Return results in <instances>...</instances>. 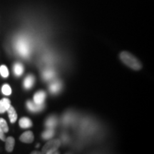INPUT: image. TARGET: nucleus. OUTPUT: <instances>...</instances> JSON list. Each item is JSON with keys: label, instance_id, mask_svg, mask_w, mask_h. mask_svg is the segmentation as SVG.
Instances as JSON below:
<instances>
[{"label": "nucleus", "instance_id": "obj_1", "mask_svg": "<svg viewBox=\"0 0 154 154\" xmlns=\"http://www.w3.org/2000/svg\"><path fill=\"white\" fill-rule=\"evenodd\" d=\"M120 59L126 66L134 70L138 71L142 68L141 63L138 60L137 58L128 51H122L120 54Z\"/></svg>", "mask_w": 154, "mask_h": 154}, {"label": "nucleus", "instance_id": "obj_2", "mask_svg": "<svg viewBox=\"0 0 154 154\" xmlns=\"http://www.w3.org/2000/svg\"><path fill=\"white\" fill-rule=\"evenodd\" d=\"M61 145L60 140L59 139H51L47 142L45 145L44 146L43 149H42V153L44 154H47L52 152L59 149V146Z\"/></svg>", "mask_w": 154, "mask_h": 154}, {"label": "nucleus", "instance_id": "obj_3", "mask_svg": "<svg viewBox=\"0 0 154 154\" xmlns=\"http://www.w3.org/2000/svg\"><path fill=\"white\" fill-rule=\"evenodd\" d=\"M26 107L27 109L32 112H39L42 111V109L44 108V104H37L34 103V101H27L26 102Z\"/></svg>", "mask_w": 154, "mask_h": 154}, {"label": "nucleus", "instance_id": "obj_4", "mask_svg": "<svg viewBox=\"0 0 154 154\" xmlns=\"http://www.w3.org/2000/svg\"><path fill=\"white\" fill-rule=\"evenodd\" d=\"M34 138L33 132L30 131H26L21 135V136L19 137V139L23 143H31L33 142Z\"/></svg>", "mask_w": 154, "mask_h": 154}, {"label": "nucleus", "instance_id": "obj_5", "mask_svg": "<svg viewBox=\"0 0 154 154\" xmlns=\"http://www.w3.org/2000/svg\"><path fill=\"white\" fill-rule=\"evenodd\" d=\"M46 99V93L43 91H39L34 94V102L37 104H43Z\"/></svg>", "mask_w": 154, "mask_h": 154}, {"label": "nucleus", "instance_id": "obj_6", "mask_svg": "<svg viewBox=\"0 0 154 154\" xmlns=\"http://www.w3.org/2000/svg\"><path fill=\"white\" fill-rule=\"evenodd\" d=\"M11 106V101L9 99L4 98L0 100V113H3L9 109Z\"/></svg>", "mask_w": 154, "mask_h": 154}, {"label": "nucleus", "instance_id": "obj_7", "mask_svg": "<svg viewBox=\"0 0 154 154\" xmlns=\"http://www.w3.org/2000/svg\"><path fill=\"white\" fill-rule=\"evenodd\" d=\"M34 82H35V79L33 75H28L26 78L24 79V86L25 89H30L33 86Z\"/></svg>", "mask_w": 154, "mask_h": 154}, {"label": "nucleus", "instance_id": "obj_8", "mask_svg": "<svg viewBox=\"0 0 154 154\" xmlns=\"http://www.w3.org/2000/svg\"><path fill=\"white\" fill-rule=\"evenodd\" d=\"M5 148L7 151L11 152L14 150V144H15V140L14 138L11 136L6 138L5 139Z\"/></svg>", "mask_w": 154, "mask_h": 154}, {"label": "nucleus", "instance_id": "obj_9", "mask_svg": "<svg viewBox=\"0 0 154 154\" xmlns=\"http://www.w3.org/2000/svg\"><path fill=\"white\" fill-rule=\"evenodd\" d=\"M19 126L22 128H29L32 126V121L27 117H22L19 121Z\"/></svg>", "mask_w": 154, "mask_h": 154}, {"label": "nucleus", "instance_id": "obj_10", "mask_svg": "<svg viewBox=\"0 0 154 154\" xmlns=\"http://www.w3.org/2000/svg\"><path fill=\"white\" fill-rule=\"evenodd\" d=\"M7 111L8 112L9 118V120H10V122L11 124H14V123L16 122L17 120V113L16 112V110H15L14 107L11 106Z\"/></svg>", "mask_w": 154, "mask_h": 154}, {"label": "nucleus", "instance_id": "obj_11", "mask_svg": "<svg viewBox=\"0 0 154 154\" xmlns=\"http://www.w3.org/2000/svg\"><path fill=\"white\" fill-rule=\"evenodd\" d=\"M61 84L60 82H58V81H56V82H54L50 84L49 89L50 91L52 94H57L58 92L61 90Z\"/></svg>", "mask_w": 154, "mask_h": 154}, {"label": "nucleus", "instance_id": "obj_12", "mask_svg": "<svg viewBox=\"0 0 154 154\" xmlns=\"http://www.w3.org/2000/svg\"><path fill=\"white\" fill-rule=\"evenodd\" d=\"M17 49L19 54H21L22 56H26L29 54V49L26 44L24 43V42H19L18 43V46H17Z\"/></svg>", "mask_w": 154, "mask_h": 154}, {"label": "nucleus", "instance_id": "obj_13", "mask_svg": "<svg viewBox=\"0 0 154 154\" xmlns=\"http://www.w3.org/2000/svg\"><path fill=\"white\" fill-rule=\"evenodd\" d=\"M24 72V66L22 63H16L14 65V73L17 76H21Z\"/></svg>", "mask_w": 154, "mask_h": 154}, {"label": "nucleus", "instance_id": "obj_14", "mask_svg": "<svg viewBox=\"0 0 154 154\" xmlns=\"http://www.w3.org/2000/svg\"><path fill=\"white\" fill-rule=\"evenodd\" d=\"M42 137L44 139L46 140H48V139H50V138H51L53 137L54 136V131L52 128H48L47 131H45L43 134H42Z\"/></svg>", "mask_w": 154, "mask_h": 154}, {"label": "nucleus", "instance_id": "obj_15", "mask_svg": "<svg viewBox=\"0 0 154 154\" xmlns=\"http://www.w3.org/2000/svg\"><path fill=\"white\" fill-rule=\"evenodd\" d=\"M2 91L4 95L9 96L11 94V88L9 84H4L2 87Z\"/></svg>", "mask_w": 154, "mask_h": 154}, {"label": "nucleus", "instance_id": "obj_16", "mask_svg": "<svg viewBox=\"0 0 154 154\" xmlns=\"http://www.w3.org/2000/svg\"><path fill=\"white\" fill-rule=\"evenodd\" d=\"M0 74L4 78H7L9 76V70L5 65H2L0 66Z\"/></svg>", "mask_w": 154, "mask_h": 154}, {"label": "nucleus", "instance_id": "obj_17", "mask_svg": "<svg viewBox=\"0 0 154 154\" xmlns=\"http://www.w3.org/2000/svg\"><path fill=\"white\" fill-rule=\"evenodd\" d=\"M0 128L4 131L5 133H7L9 131V127L7 121L2 118H0Z\"/></svg>", "mask_w": 154, "mask_h": 154}, {"label": "nucleus", "instance_id": "obj_18", "mask_svg": "<svg viewBox=\"0 0 154 154\" xmlns=\"http://www.w3.org/2000/svg\"><path fill=\"white\" fill-rule=\"evenodd\" d=\"M56 123H57V120H56L54 117H50V118L47 119V122H46V125L49 128H52L55 126Z\"/></svg>", "mask_w": 154, "mask_h": 154}, {"label": "nucleus", "instance_id": "obj_19", "mask_svg": "<svg viewBox=\"0 0 154 154\" xmlns=\"http://www.w3.org/2000/svg\"><path fill=\"white\" fill-rule=\"evenodd\" d=\"M54 72L51 70H48L44 72V74H43V77L44 79L46 80H49L51 78H52L54 76Z\"/></svg>", "mask_w": 154, "mask_h": 154}, {"label": "nucleus", "instance_id": "obj_20", "mask_svg": "<svg viewBox=\"0 0 154 154\" xmlns=\"http://www.w3.org/2000/svg\"><path fill=\"white\" fill-rule=\"evenodd\" d=\"M0 139H1L2 140H4V141H5L6 139L5 133L4 132V131L1 128H0Z\"/></svg>", "mask_w": 154, "mask_h": 154}, {"label": "nucleus", "instance_id": "obj_21", "mask_svg": "<svg viewBox=\"0 0 154 154\" xmlns=\"http://www.w3.org/2000/svg\"><path fill=\"white\" fill-rule=\"evenodd\" d=\"M31 154H44V153H42V152H40V151H34L33 152H32V153H31Z\"/></svg>", "mask_w": 154, "mask_h": 154}, {"label": "nucleus", "instance_id": "obj_22", "mask_svg": "<svg viewBox=\"0 0 154 154\" xmlns=\"http://www.w3.org/2000/svg\"><path fill=\"white\" fill-rule=\"evenodd\" d=\"M47 154H60L59 153V152L57 151H52V152H50V153H47Z\"/></svg>", "mask_w": 154, "mask_h": 154}, {"label": "nucleus", "instance_id": "obj_23", "mask_svg": "<svg viewBox=\"0 0 154 154\" xmlns=\"http://www.w3.org/2000/svg\"><path fill=\"white\" fill-rule=\"evenodd\" d=\"M36 148H37V147H39V144H38V145H36Z\"/></svg>", "mask_w": 154, "mask_h": 154}]
</instances>
